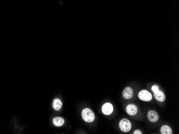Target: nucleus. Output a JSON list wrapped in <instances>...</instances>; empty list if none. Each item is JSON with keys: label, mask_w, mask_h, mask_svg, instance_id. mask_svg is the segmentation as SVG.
Here are the masks:
<instances>
[{"label": "nucleus", "mask_w": 179, "mask_h": 134, "mask_svg": "<svg viewBox=\"0 0 179 134\" xmlns=\"http://www.w3.org/2000/svg\"><path fill=\"white\" fill-rule=\"evenodd\" d=\"M123 97L126 100H129L133 97L134 96V91L131 88L127 87L125 88L122 93Z\"/></svg>", "instance_id": "nucleus-6"}, {"label": "nucleus", "mask_w": 179, "mask_h": 134, "mask_svg": "<svg viewBox=\"0 0 179 134\" xmlns=\"http://www.w3.org/2000/svg\"><path fill=\"white\" fill-rule=\"evenodd\" d=\"M148 118L151 122L155 123L159 120V114L156 111L153 110H151V111H149L148 113Z\"/></svg>", "instance_id": "nucleus-5"}, {"label": "nucleus", "mask_w": 179, "mask_h": 134, "mask_svg": "<svg viewBox=\"0 0 179 134\" xmlns=\"http://www.w3.org/2000/svg\"><path fill=\"white\" fill-rule=\"evenodd\" d=\"M154 96L155 98L160 102H163L165 101V95L163 92L161 90H158V92L154 93Z\"/></svg>", "instance_id": "nucleus-8"}, {"label": "nucleus", "mask_w": 179, "mask_h": 134, "mask_svg": "<svg viewBox=\"0 0 179 134\" xmlns=\"http://www.w3.org/2000/svg\"><path fill=\"white\" fill-rule=\"evenodd\" d=\"M126 112L130 116H135L138 112V108L135 104H130L127 106Z\"/></svg>", "instance_id": "nucleus-7"}, {"label": "nucleus", "mask_w": 179, "mask_h": 134, "mask_svg": "<svg viewBox=\"0 0 179 134\" xmlns=\"http://www.w3.org/2000/svg\"><path fill=\"white\" fill-rule=\"evenodd\" d=\"M161 134H172L173 133L171 127L167 125H163L160 128Z\"/></svg>", "instance_id": "nucleus-11"}, {"label": "nucleus", "mask_w": 179, "mask_h": 134, "mask_svg": "<svg viewBox=\"0 0 179 134\" xmlns=\"http://www.w3.org/2000/svg\"><path fill=\"white\" fill-rule=\"evenodd\" d=\"M133 134H142V132L140 131V130H136L134 132Z\"/></svg>", "instance_id": "nucleus-13"}, {"label": "nucleus", "mask_w": 179, "mask_h": 134, "mask_svg": "<svg viewBox=\"0 0 179 134\" xmlns=\"http://www.w3.org/2000/svg\"><path fill=\"white\" fill-rule=\"evenodd\" d=\"M102 112L106 116H109L113 113L114 108L112 104L110 103H106L104 104L102 106Z\"/></svg>", "instance_id": "nucleus-4"}, {"label": "nucleus", "mask_w": 179, "mask_h": 134, "mask_svg": "<svg viewBox=\"0 0 179 134\" xmlns=\"http://www.w3.org/2000/svg\"><path fill=\"white\" fill-rule=\"evenodd\" d=\"M139 97L144 102H150L152 99V96L147 90H142L139 93Z\"/></svg>", "instance_id": "nucleus-3"}, {"label": "nucleus", "mask_w": 179, "mask_h": 134, "mask_svg": "<svg viewBox=\"0 0 179 134\" xmlns=\"http://www.w3.org/2000/svg\"><path fill=\"white\" fill-rule=\"evenodd\" d=\"M151 89L152 90V92H153V93H155L156 92H158L159 90V87L158 85H153L152 88H151Z\"/></svg>", "instance_id": "nucleus-12"}, {"label": "nucleus", "mask_w": 179, "mask_h": 134, "mask_svg": "<svg viewBox=\"0 0 179 134\" xmlns=\"http://www.w3.org/2000/svg\"><path fill=\"white\" fill-rule=\"evenodd\" d=\"M62 106V102L59 98H55L53 103V108L56 111H59Z\"/></svg>", "instance_id": "nucleus-10"}, {"label": "nucleus", "mask_w": 179, "mask_h": 134, "mask_svg": "<svg viewBox=\"0 0 179 134\" xmlns=\"http://www.w3.org/2000/svg\"><path fill=\"white\" fill-rule=\"evenodd\" d=\"M53 123L54 124V126L56 127H61L63 126L65 124V120L62 117L57 116L53 119Z\"/></svg>", "instance_id": "nucleus-9"}, {"label": "nucleus", "mask_w": 179, "mask_h": 134, "mask_svg": "<svg viewBox=\"0 0 179 134\" xmlns=\"http://www.w3.org/2000/svg\"><path fill=\"white\" fill-rule=\"evenodd\" d=\"M132 125L130 121L127 119H122L119 122V128L124 132H128L131 129Z\"/></svg>", "instance_id": "nucleus-2"}, {"label": "nucleus", "mask_w": 179, "mask_h": 134, "mask_svg": "<svg viewBox=\"0 0 179 134\" xmlns=\"http://www.w3.org/2000/svg\"><path fill=\"white\" fill-rule=\"evenodd\" d=\"M81 116L85 122L89 123L94 122L95 119L94 113L89 108H85L81 112Z\"/></svg>", "instance_id": "nucleus-1"}]
</instances>
